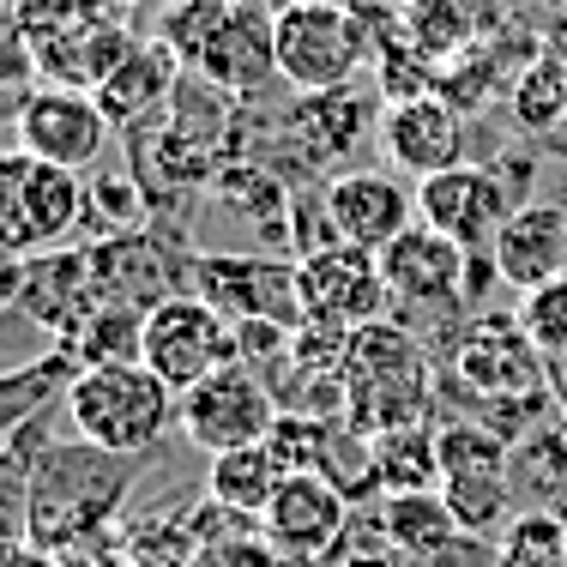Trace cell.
<instances>
[{
  "label": "cell",
  "instance_id": "1",
  "mask_svg": "<svg viewBox=\"0 0 567 567\" xmlns=\"http://www.w3.org/2000/svg\"><path fill=\"white\" fill-rule=\"evenodd\" d=\"M140 471L145 458L110 453L97 441H49L31 471V549L79 556L85 544H97L127 507Z\"/></svg>",
  "mask_w": 567,
  "mask_h": 567
},
{
  "label": "cell",
  "instance_id": "2",
  "mask_svg": "<svg viewBox=\"0 0 567 567\" xmlns=\"http://www.w3.org/2000/svg\"><path fill=\"white\" fill-rule=\"evenodd\" d=\"M79 441H97L110 453L152 458L169 429H182V393L157 381L145 362H110V369H79V381L61 399Z\"/></svg>",
  "mask_w": 567,
  "mask_h": 567
},
{
  "label": "cell",
  "instance_id": "3",
  "mask_svg": "<svg viewBox=\"0 0 567 567\" xmlns=\"http://www.w3.org/2000/svg\"><path fill=\"white\" fill-rule=\"evenodd\" d=\"M344 381H350V429H362V435H386V429L429 423V411H435V386H441L435 381V357H429L399 320L357 327Z\"/></svg>",
  "mask_w": 567,
  "mask_h": 567
},
{
  "label": "cell",
  "instance_id": "4",
  "mask_svg": "<svg viewBox=\"0 0 567 567\" xmlns=\"http://www.w3.org/2000/svg\"><path fill=\"white\" fill-rule=\"evenodd\" d=\"M278 79L296 91L350 85L369 61V24L344 0H284L272 19Z\"/></svg>",
  "mask_w": 567,
  "mask_h": 567
},
{
  "label": "cell",
  "instance_id": "5",
  "mask_svg": "<svg viewBox=\"0 0 567 567\" xmlns=\"http://www.w3.org/2000/svg\"><path fill=\"white\" fill-rule=\"evenodd\" d=\"M140 362L157 381H169L175 393H187V386H199L206 374H218L224 362H236V320L218 315L206 296L182 290V296H169V302H157L152 315H145Z\"/></svg>",
  "mask_w": 567,
  "mask_h": 567
},
{
  "label": "cell",
  "instance_id": "6",
  "mask_svg": "<svg viewBox=\"0 0 567 567\" xmlns=\"http://www.w3.org/2000/svg\"><path fill=\"white\" fill-rule=\"evenodd\" d=\"M284 404L272 393L260 369L248 362H224L218 374H206L199 386L182 393V435L199 453H229V447H254L278 429Z\"/></svg>",
  "mask_w": 567,
  "mask_h": 567
},
{
  "label": "cell",
  "instance_id": "7",
  "mask_svg": "<svg viewBox=\"0 0 567 567\" xmlns=\"http://www.w3.org/2000/svg\"><path fill=\"white\" fill-rule=\"evenodd\" d=\"M194 296H206L236 327L272 320V327H302V266L272 260V254H199L194 260Z\"/></svg>",
  "mask_w": 567,
  "mask_h": 567
},
{
  "label": "cell",
  "instance_id": "8",
  "mask_svg": "<svg viewBox=\"0 0 567 567\" xmlns=\"http://www.w3.org/2000/svg\"><path fill=\"white\" fill-rule=\"evenodd\" d=\"M12 127H19V152L37 157V164H61V169H91L110 145V115L91 91L73 85H37L19 97L12 110Z\"/></svg>",
  "mask_w": 567,
  "mask_h": 567
},
{
  "label": "cell",
  "instance_id": "9",
  "mask_svg": "<svg viewBox=\"0 0 567 567\" xmlns=\"http://www.w3.org/2000/svg\"><path fill=\"white\" fill-rule=\"evenodd\" d=\"M513 212H519V199L507 194V182L489 164H458L416 182V218L435 224L441 236H453L471 254H489Z\"/></svg>",
  "mask_w": 567,
  "mask_h": 567
},
{
  "label": "cell",
  "instance_id": "10",
  "mask_svg": "<svg viewBox=\"0 0 567 567\" xmlns=\"http://www.w3.org/2000/svg\"><path fill=\"white\" fill-rule=\"evenodd\" d=\"M350 513H357V502H350L332 477H320V471H290V477L278 483L272 507L260 513V532L272 537V549L284 561L308 567V561H327L332 549H339Z\"/></svg>",
  "mask_w": 567,
  "mask_h": 567
},
{
  "label": "cell",
  "instance_id": "11",
  "mask_svg": "<svg viewBox=\"0 0 567 567\" xmlns=\"http://www.w3.org/2000/svg\"><path fill=\"white\" fill-rule=\"evenodd\" d=\"M302 266V308L308 320H327V327H374L386 320L393 296H386V278H381V254L374 248H357V241H332V248L308 254Z\"/></svg>",
  "mask_w": 567,
  "mask_h": 567
},
{
  "label": "cell",
  "instance_id": "12",
  "mask_svg": "<svg viewBox=\"0 0 567 567\" xmlns=\"http://www.w3.org/2000/svg\"><path fill=\"white\" fill-rule=\"evenodd\" d=\"M471 260H477L471 248H458L453 236H441L435 224L416 218L399 241L381 248V278H386L393 308H453V302L471 308V296H465Z\"/></svg>",
  "mask_w": 567,
  "mask_h": 567
},
{
  "label": "cell",
  "instance_id": "13",
  "mask_svg": "<svg viewBox=\"0 0 567 567\" xmlns=\"http://www.w3.org/2000/svg\"><path fill=\"white\" fill-rule=\"evenodd\" d=\"M91 248V272H97V290L103 302H127V308H145L152 315L157 302L182 296L175 284H194V260L169 248V236L157 229H127V236H103V241H85Z\"/></svg>",
  "mask_w": 567,
  "mask_h": 567
},
{
  "label": "cell",
  "instance_id": "14",
  "mask_svg": "<svg viewBox=\"0 0 567 567\" xmlns=\"http://www.w3.org/2000/svg\"><path fill=\"white\" fill-rule=\"evenodd\" d=\"M381 152H386V169H399L404 182H429V175L465 164V121L435 91L399 97L381 115Z\"/></svg>",
  "mask_w": 567,
  "mask_h": 567
},
{
  "label": "cell",
  "instance_id": "15",
  "mask_svg": "<svg viewBox=\"0 0 567 567\" xmlns=\"http://www.w3.org/2000/svg\"><path fill=\"white\" fill-rule=\"evenodd\" d=\"M272 19L278 7H260V0H229L224 24L212 31L206 55H199L194 73L206 79L224 97H254L266 79H278V43H272Z\"/></svg>",
  "mask_w": 567,
  "mask_h": 567
},
{
  "label": "cell",
  "instance_id": "16",
  "mask_svg": "<svg viewBox=\"0 0 567 567\" xmlns=\"http://www.w3.org/2000/svg\"><path fill=\"white\" fill-rule=\"evenodd\" d=\"M327 199H332L339 236L374 254L416 224V187L399 169H344L327 182Z\"/></svg>",
  "mask_w": 567,
  "mask_h": 567
},
{
  "label": "cell",
  "instance_id": "17",
  "mask_svg": "<svg viewBox=\"0 0 567 567\" xmlns=\"http://www.w3.org/2000/svg\"><path fill=\"white\" fill-rule=\"evenodd\" d=\"M97 302H103V290H97V272H91V248H43L24 260L19 315H31L43 332H55V344Z\"/></svg>",
  "mask_w": 567,
  "mask_h": 567
},
{
  "label": "cell",
  "instance_id": "18",
  "mask_svg": "<svg viewBox=\"0 0 567 567\" xmlns=\"http://www.w3.org/2000/svg\"><path fill=\"white\" fill-rule=\"evenodd\" d=\"M489 260H495V278L519 296H532V290H544L549 278H561L567 272V206H549V199L519 206L502 224Z\"/></svg>",
  "mask_w": 567,
  "mask_h": 567
},
{
  "label": "cell",
  "instance_id": "19",
  "mask_svg": "<svg viewBox=\"0 0 567 567\" xmlns=\"http://www.w3.org/2000/svg\"><path fill=\"white\" fill-rule=\"evenodd\" d=\"M290 140H302L308 157L344 164L362 152V140H374V97L357 91V79L332 91H302L290 110Z\"/></svg>",
  "mask_w": 567,
  "mask_h": 567
},
{
  "label": "cell",
  "instance_id": "20",
  "mask_svg": "<svg viewBox=\"0 0 567 567\" xmlns=\"http://www.w3.org/2000/svg\"><path fill=\"white\" fill-rule=\"evenodd\" d=\"M175 61L164 43H133L127 61L115 66L110 79H103L91 97L103 103V115H110V127H145L157 110H169V91H175Z\"/></svg>",
  "mask_w": 567,
  "mask_h": 567
},
{
  "label": "cell",
  "instance_id": "21",
  "mask_svg": "<svg viewBox=\"0 0 567 567\" xmlns=\"http://www.w3.org/2000/svg\"><path fill=\"white\" fill-rule=\"evenodd\" d=\"M284 477H290V471H284V458H278L272 441L212 453V465H206V502H218V507H229V513H248V519H260V513L272 507V495H278Z\"/></svg>",
  "mask_w": 567,
  "mask_h": 567
},
{
  "label": "cell",
  "instance_id": "22",
  "mask_svg": "<svg viewBox=\"0 0 567 567\" xmlns=\"http://www.w3.org/2000/svg\"><path fill=\"white\" fill-rule=\"evenodd\" d=\"M73 381H79V362L66 344L43 350L37 362H24V369H12V374H0V441H7L12 429L37 423V416H49V404H61Z\"/></svg>",
  "mask_w": 567,
  "mask_h": 567
},
{
  "label": "cell",
  "instance_id": "23",
  "mask_svg": "<svg viewBox=\"0 0 567 567\" xmlns=\"http://www.w3.org/2000/svg\"><path fill=\"white\" fill-rule=\"evenodd\" d=\"M24 218H31L37 254H43V248H61L66 236H79V229H85V182H79V169L37 164V157H31V182H24Z\"/></svg>",
  "mask_w": 567,
  "mask_h": 567
},
{
  "label": "cell",
  "instance_id": "24",
  "mask_svg": "<svg viewBox=\"0 0 567 567\" xmlns=\"http://www.w3.org/2000/svg\"><path fill=\"white\" fill-rule=\"evenodd\" d=\"M43 447H49V416H37V423L12 429L0 441V549L31 544V471Z\"/></svg>",
  "mask_w": 567,
  "mask_h": 567
},
{
  "label": "cell",
  "instance_id": "25",
  "mask_svg": "<svg viewBox=\"0 0 567 567\" xmlns=\"http://www.w3.org/2000/svg\"><path fill=\"white\" fill-rule=\"evenodd\" d=\"M369 453H374V489H381V495L441 489L435 423H411V429H386V435H369Z\"/></svg>",
  "mask_w": 567,
  "mask_h": 567
},
{
  "label": "cell",
  "instance_id": "26",
  "mask_svg": "<svg viewBox=\"0 0 567 567\" xmlns=\"http://www.w3.org/2000/svg\"><path fill=\"white\" fill-rule=\"evenodd\" d=\"M441 502L453 507L458 532L502 537L513 525V507H519V495H513V465L507 471H453V477H441Z\"/></svg>",
  "mask_w": 567,
  "mask_h": 567
},
{
  "label": "cell",
  "instance_id": "27",
  "mask_svg": "<svg viewBox=\"0 0 567 567\" xmlns=\"http://www.w3.org/2000/svg\"><path fill=\"white\" fill-rule=\"evenodd\" d=\"M73 350L79 369H110V362H140L145 350V308H127V302H97L73 332L61 339Z\"/></svg>",
  "mask_w": 567,
  "mask_h": 567
},
{
  "label": "cell",
  "instance_id": "28",
  "mask_svg": "<svg viewBox=\"0 0 567 567\" xmlns=\"http://www.w3.org/2000/svg\"><path fill=\"white\" fill-rule=\"evenodd\" d=\"M381 519L393 525L404 561H423V556H435V549H447L453 537H465V532H458V519H453V507L441 502V489L381 495Z\"/></svg>",
  "mask_w": 567,
  "mask_h": 567
},
{
  "label": "cell",
  "instance_id": "29",
  "mask_svg": "<svg viewBox=\"0 0 567 567\" xmlns=\"http://www.w3.org/2000/svg\"><path fill=\"white\" fill-rule=\"evenodd\" d=\"M513 121H519L525 133H549L567 121V66L549 55V49L513 79Z\"/></svg>",
  "mask_w": 567,
  "mask_h": 567
},
{
  "label": "cell",
  "instance_id": "30",
  "mask_svg": "<svg viewBox=\"0 0 567 567\" xmlns=\"http://www.w3.org/2000/svg\"><path fill=\"white\" fill-rule=\"evenodd\" d=\"M495 567H567V513H519L495 544Z\"/></svg>",
  "mask_w": 567,
  "mask_h": 567
},
{
  "label": "cell",
  "instance_id": "31",
  "mask_svg": "<svg viewBox=\"0 0 567 567\" xmlns=\"http://www.w3.org/2000/svg\"><path fill=\"white\" fill-rule=\"evenodd\" d=\"M145 224V187H140V175H97V182H85V229H97L91 241H103V236H127V229H140Z\"/></svg>",
  "mask_w": 567,
  "mask_h": 567
},
{
  "label": "cell",
  "instance_id": "32",
  "mask_svg": "<svg viewBox=\"0 0 567 567\" xmlns=\"http://www.w3.org/2000/svg\"><path fill=\"white\" fill-rule=\"evenodd\" d=\"M224 12H229V0H175V7L164 12V49L187 66V73L199 66L212 31L224 24Z\"/></svg>",
  "mask_w": 567,
  "mask_h": 567
},
{
  "label": "cell",
  "instance_id": "33",
  "mask_svg": "<svg viewBox=\"0 0 567 567\" xmlns=\"http://www.w3.org/2000/svg\"><path fill=\"white\" fill-rule=\"evenodd\" d=\"M24 182H31V157L19 145L0 152V248H12V254H37L31 218H24Z\"/></svg>",
  "mask_w": 567,
  "mask_h": 567
},
{
  "label": "cell",
  "instance_id": "34",
  "mask_svg": "<svg viewBox=\"0 0 567 567\" xmlns=\"http://www.w3.org/2000/svg\"><path fill=\"white\" fill-rule=\"evenodd\" d=\"M519 320L544 357H567V272L549 278L544 290L519 296Z\"/></svg>",
  "mask_w": 567,
  "mask_h": 567
},
{
  "label": "cell",
  "instance_id": "35",
  "mask_svg": "<svg viewBox=\"0 0 567 567\" xmlns=\"http://www.w3.org/2000/svg\"><path fill=\"white\" fill-rule=\"evenodd\" d=\"M24 260H31V254L0 248V315H7V308H19V290H24Z\"/></svg>",
  "mask_w": 567,
  "mask_h": 567
},
{
  "label": "cell",
  "instance_id": "36",
  "mask_svg": "<svg viewBox=\"0 0 567 567\" xmlns=\"http://www.w3.org/2000/svg\"><path fill=\"white\" fill-rule=\"evenodd\" d=\"M549 399H556V416L567 423V357H549Z\"/></svg>",
  "mask_w": 567,
  "mask_h": 567
},
{
  "label": "cell",
  "instance_id": "37",
  "mask_svg": "<svg viewBox=\"0 0 567 567\" xmlns=\"http://www.w3.org/2000/svg\"><path fill=\"white\" fill-rule=\"evenodd\" d=\"M544 7H567V0H544Z\"/></svg>",
  "mask_w": 567,
  "mask_h": 567
}]
</instances>
